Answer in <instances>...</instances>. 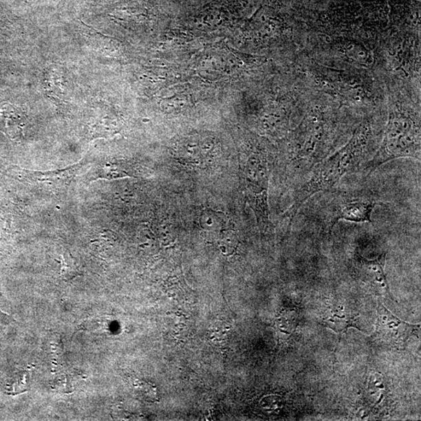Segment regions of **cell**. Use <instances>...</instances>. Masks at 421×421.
I'll use <instances>...</instances> for the list:
<instances>
[{"label": "cell", "instance_id": "8", "mask_svg": "<svg viewBox=\"0 0 421 421\" xmlns=\"http://www.w3.org/2000/svg\"><path fill=\"white\" fill-rule=\"evenodd\" d=\"M386 254L369 260L356 253L353 259V266L362 283L369 286L378 294L388 296L391 299L387 274L385 271Z\"/></svg>", "mask_w": 421, "mask_h": 421}, {"label": "cell", "instance_id": "3", "mask_svg": "<svg viewBox=\"0 0 421 421\" xmlns=\"http://www.w3.org/2000/svg\"><path fill=\"white\" fill-rule=\"evenodd\" d=\"M295 72L311 89L333 101L366 116L386 107L383 80L367 70L323 65L299 52Z\"/></svg>", "mask_w": 421, "mask_h": 421}, {"label": "cell", "instance_id": "16", "mask_svg": "<svg viewBox=\"0 0 421 421\" xmlns=\"http://www.w3.org/2000/svg\"><path fill=\"white\" fill-rule=\"evenodd\" d=\"M261 405L266 411H274L279 408L280 400L278 397L274 396H266L261 400Z\"/></svg>", "mask_w": 421, "mask_h": 421}, {"label": "cell", "instance_id": "6", "mask_svg": "<svg viewBox=\"0 0 421 421\" xmlns=\"http://www.w3.org/2000/svg\"><path fill=\"white\" fill-rule=\"evenodd\" d=\"M243 175L248 203L257 197L268 195L270 166L264 150L257 147L248 152L243 167Z\"/></svg>", "mask_w": 421, "mask_h": 421}, {"label": "cell", "instance_id": "13", "mask_svg": "<svg viewBox=\"0 0 421 421\" xmlns=\"http://www.w3.org/2000/svg\"><path fill=\"white\" fill-rule=\"evenodd\" d=\"M82 272L77 259L66 251L61 255V277L63 280L70 281L81 276Z\"/></svg>", "mask_w": 421, "mask_h": 421}, {"label": "cell", "instance_id": "2", "mask_svg": "<svg viewBox=\"0 0 421 421\" xmlns=\"http://www.w3.org/2000/svg\"><path fill=\"white\" fill-rule=\"evenodd\" d=\"M386 107L368 114L355 128L346 144L316 165L296 186L292 202L283 214L285 231H290L298 210L319 192L330 191L349 173L358 171L376 153L384 132Z\"/></svg>", "mask_w": 421, "mask_h": 421}, {"label": "cell", "instance_id": "11", "mask_svg": "<svg viewBox=\"0 0 421 421\" xmlns=\"http://www.w3.org/2000/svg\"><path fill=\"white\" fill-rule=\"evenodd\" d=\"M130 177H131V174L127 171L125 166L108 162L94 167L89 175H87V179L89 180L100 179L116 180Z\"/></svg>", "mask_w": 421, "mask_h": 421}, {"label": "cell", "instance_id": "12", "mask_svg": "<svg viewBox=\"0 0 421 421\" xmlns=\"http://www.w3.org/2000/svg\"><path fill=\"white\" fill-rule=\"evenodd\" d=\"M199 222L204 231L219 233L226 229L227 219L224 213L218 210L206 209L202 213Z\"/></svg>", "mask_w": 421, "mask_h": 421}, {"label": "cell", "instance_id": "10", "mask_svg": "<svg viewBox=\"0 0 421 421\" xmlns=\"http://www.w3.org/2000/svg\"><path fill=\"white\" fill-rule=\"evenodd\" d=\"M323 324L338 334L347 332L349 327H356V315L343 304L333 303L327 308L323 317Z\"/></svg>", "mask_w": 421, "mask_h": 421}, {"label": "cell", "instance_id": "14", "mask_svg": "<svg viewBox=\"0 0 421 421\" xmlns=\"http://www.w3.org/2000/svg\"><path fill=\"white\" fill-rule=\"evenodd\" d=\"M239 244V239L235 233L226 229L219 233L217 247L224 255H232L235 253Z\"/></svg>", "mask_w": 421, "mask_h": 421}, {"label": "cell", "instance_id": "1", "mask_svg": "<svg viewBox=\"0 0 421 421\" xmlns=\"http://www.w3.org/2000/svg\"><path fill=\"white\" fill-rule=\"evenodd\" d=\"M313 91L299 124L286 136L283 153L285 180L297 185L317 164L348 142L365 116Z\"/></svg>", "mask_w": 421, "mask_h": 421}, {"label": "cell", "instance_id": "9", "mask_svg": "<svg viewBox=\"0 0 421 421\" xmlns=\"http://www.w3.org/2000/svg\"><path fill=\"white\" fill-rule=\"evenodd\" d=\"M80 168V166L76 165L55 171L27 172V177L34 184L45 186L47 190L61 191L72 184Z\"/></svg>", "mask_w": 421, "mask_h": 421}, {"label": "cell", "instance_id": "5", "mask_svg": "<svg viewBox=\"0 0 421 421\" xmlns=\"http://www.w3.org/2000/svg\"><path fill=\"white\" fill-rule=\"evenodd\" d=\"M378 206L376 198L364 191H339L327 207V231L331 233L341 220L364 224L371 222L373 210Z\"/></svg>", "mask_w": 421, "mask_h": 421}, {"label": "cell", "instance_id": "15", "mask_svg": "<svg viewBox=\"0 0 421 421\" xmlns=\"http://www.w3.org/2000/svg\"><path fill=\"white\" fill-rule=\"evenodd\" d=\"M133 389L136 393L144 399L154 400L155 397V389L149 383H145L140 380H136L133 384Z\"/></svg>", "mask_w": 421, "mask_h": 421}, {"label": "cell", "instance_id": "7", "mask_svg": "<svg viewBox=\"0 0 421 421\" xmlns=\"http://www.w3.org/2000/svg\"><path fill=\"white\" fill-rule=\"evenodd\" d=\"M378 319L374 336L395 347H401L420 331V325L405 323L378 302Z\"/></svg>", "mask_w": 421, "mask_h": 421}, {"label": "cell", "instance_id": "4", "mask_svg": "<svg viewBox=\"0 0 421 421\" xmlns=\"http://www.w3.org/2000/svg\"><path fill=\"white\" fill-rule=\"evenodd\" d=\"M386 122L376 153L363 171L367 177L380 166L402 158L420 160V98L401 87L386 85Z\"/></svg>", "mask_w": 421, "mask_h": 421}]
</instances>
